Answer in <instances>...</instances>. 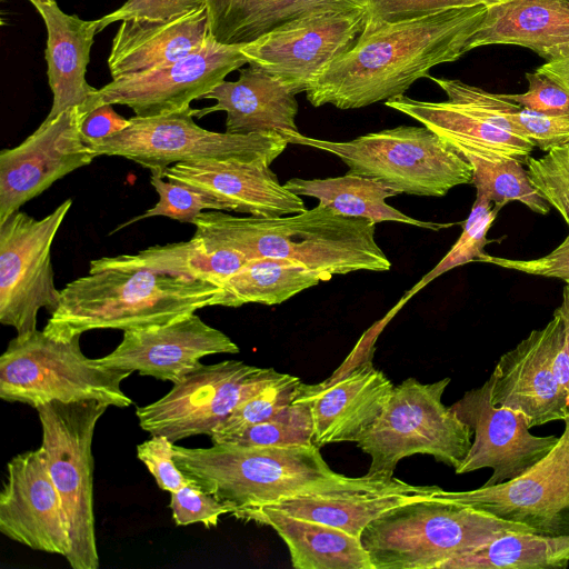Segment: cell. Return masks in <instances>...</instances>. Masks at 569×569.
<instances>
[{
  "instance_id": "28",
  "label": "cell",
  "mask_w": 569,
  "mask_h": 569,
  "mask_svg": "<svg viewBox=\"0 0 569 569\" xmlns=\"http://www.w3.org/2000/svg\"><path fill=\"white\" fill-rule=\"evenodd\" d=\"M492 44L527 48L550 60L569 44V0H507L488 6L467 50Z\"/></svg>"
},
{
  "instance_id": "21",
  "label": "cell",
  "mask_w": 569,
  "mask_h": 569,
  "mask_svg": "<svg viewBox=\"0 0 569 569\" xmlns=\"http://www.w3.org/2000/svg\"><path fill=\"white\" fill-rule=\"evenodd\" d=\"M160 171L164 179L208 196L223 211L276 218L306 210L300 196L280 184L266 162L204 159L178 162Z\"/></svg>"
},
{
  "instance_id": "6",
  "label": "cell",
  "mask_w": 569,
  "mask_h": 569,
  "mask_svg": "<svg viewBox=\"0 0 569 569\" xmlns=\"http://www.w3.org/2000/svg\"><path fill=\"white\" fill-rule=\"evenodd\" d=\"M289 143L312 147L338 157L348 172L372 178L399 193L443 197L472 183V166L425 126H399L330 141L288 131Z\"/></svg>"
},
{
  "instance_id": "51",
  "label": "cell",
  "mask_w": 569,
  "mask_h": 569,
  "mask_svg": "<svg viewBox=\"0 0 569 569\" xmlns=\"http://www.w3.org/2000/svg\"><path fill=\"white\" fill-rule=\"evenodd\" d=\"M31 3L33 2H41V3H48V2H56V0H29Z\"/></svg>"
},
{
  "instance_id": "15",
  "label": "cell",
  "mask_w": 569,
  "mask_h": 569,
  "mask_svg": "<svg viewBox=\"0 0 569 569\" xmlns=\"http://www.w3.org/2000/svg\"><path fill=\"white\" fill-rule=\"evenodd\" d=\"M247 63L241 47L219 43L210 33L199 49L169 66L121 76L97 89L93 109L122 104L142 118L182 111Z\"/></svg>"
},
{
  "instance_id": "25",
  "label": "cell",
  "mask_w": 569,
  "mask_h": 569,
  "mask_svg": "<svg viewBox=\"0 0 569 569\" xmlns=\"http://www.w3.org/2000/svg\"><path fill=\"white\" fill-rule=\"evenodd\" d=\"M239 70L238 80H224L203 97L216 104L192 109L193 117L224 111L226 132L233 134L298 132L296 94L260 68L249 64Z\"/></svg>"
},
{
  "instance_id": "45",
  "label": "cell",
  "mask_w": 569,
  "mask_h": 569,
  "mask_svg": "<svg viewBox=\"0 0 569 569\" xmlns=\"http://www.w3.org/2000/svg\"><path fill=\"white\" fill-rule=\"evenodd\" d=\"M206 4V0H128L117 10L98 19L99 32L116 21H168Z\"/></svg>"
},
{
  "instance_id": "44",
  "label": "cell",
  "mask_w": 569,
  "mask_h": 569,
  "mask_svg": "<svg viewBox=\"0 0 569 569\" xmlns=\"http://www.w3.org/2000/svg\"><path fill=\"white\" fill-rule=\"evenodd\" d=\"M174 443L166 436L151 438L137 446V457L153 476L158 487L174 492L191 481L183 475L173 459Z\"/></svg>"
},
{
  "instance_id": "24",
  "label": "cell",
  "mask_w": 569,
  "mask_h": 569,
  "mask_svg": "<svg viewBox=\"0 0 569 569\" xmlns=\"http://www.w3.org/2000/svg\"><path fill=\"white\" fill-rule=\"evenodd\" d=\"M32 4L47 29L44 58L53 101L44 121L73 107L90 112L97 89L87 82L86 72L94 36L99 32L98 19L83 20L77 14H68L57 2Z\"/></svg>"
},
{
  "instance_id": "33",
  "label": "cell",
  "mask_w": 569,
  "mask_h": 569,
  "mask_svg": "<svg viewBox=\"0 0 569 569\" xmlns=\"http://www.w3.org/2000/svg\"><path fill=\"white\" fill-rule=\"evenodd\" d=\"M568 563L569 535L512 531L448 560L440 569H551Z\"/></svg>"
},
{
  "instance_id": "14",
  "label": "cell",
  "mask_w": 569,
  "mask_h": 569,
  "mask_svg": "<svg viewBox=\"0 0 569 569\" xmlns=\"http://www.w3.org/2000/svg\"><path fill=\"white\" fill-rule=\"evenodd\" d=\"M433 496L523 525L535 533L569 535V416L553 448L521 476L467 491L439 488Z\"/></svg>"
},
{
  "instance_id": "49",
  "label": "cell",
  "mask_w": 569,
  "mask_h": 569,
  "mask_svg": "<svg viewBox=\"0 0 569 569\" xmlns=\"http://www.w3.org/2000/svg\"><path fill=\"white\" fill-rule=\"evenodd\" d=\"M560 326L556 341L553 369L559 382L569 393V286L563 288L562 302L557 308Z\"/></svg>"
},
{
  "instance_id": "13",
  "label": "cell",
  "mask_w": 569,
  "mask_h": 569,
  "mask_svg": "<svg viewBox=\"0 0 569 569\" xmlns=\"http://www.w3.org/2000/svg\"><path fill=\"white\" fill-rule=\"evenodd\" d=\"M367 21V8L321 12L283 26L241 51L248 64L274 76L298 94L355 47Z\"/></svg>"
},
{
  "instance_id": "16",
  "label": "cell",
  "mask_w": 569,
  "mask_h": 569,
  "mask_svg": "<svg viewBox=\"0 0 569 569\" xmlns=\"http://www.w3.org/2000/svg\"><path fill=\"white\" fill-rule=\"evenodd\" d=\"M88 113L70 108L38 129L19 146L0 152V222L53 182L97 158L81 132Z\"/></svg>"
},
{
  "instance_id": "42",
  "label": "cell",
  "mask_w": 569,
  "mask_h": 569,
  "mask_svg": "<svg viewBox=\"0 0 569 569\" xmlns=\"http://www.w3.org/2000/svg\"><path fill=\"white\" fill-rule=\"evenodd\" d=\"M509 119L522 137L545 152L569 142V112H539L516 103Z\"/></svg>"
},
{
  "instance_id": "35",
  "label": "cell",
  "mask_w": 569,
  "mask_h": 569,
  "mask_svg": "<svg viewBox=\"0 0 569 569\" xmlns=\"http://www.w3.org/2000/svg\"><path fill=\"white\" fill-rule=\"evenodd\" d=\"M466 160L472 166L476 196L501 208L518 201L539 214L550 211V204L531 183L523 163L508 158L486 160L469 157Z\"/></svg>"
},
{
  "instance_id": "26",
  "label": "cell",
  "mask_w": 569,
  "mask_h": 569,
  "mask_svg": "<svg viewBox=\"0 0 569 569\" xmlns=\"http://www.w3.org/2000/svg\"><path fill=\"white\" fill-rule=\"evenodd\" d=\"M210 34L206 4L168 21H121L111 43L112 79L169 66L199 49Z\"/></svg>"
},
{
  "instance_id": "12",
  "label": "cell",
  "mask_w": 569,
  "mask_h": 569,
  "mask_svg": "<svg viewBox=\"0 0 569 569\" xmlns=\"http://www.w3.org/2000/svg\"><path fill=\"white\" fill-rule=\"evenodd\" d=\"M71 206L67 199L41 219L18 210L0 222V322L18 335L37 329L41 308L59 306L51 247Z\"/></svg>"
},
{
  "instance_id": "11",
  "label": "cell",
  "mask_w": 569,
  "mask_h": 569,
  "mask_svg": "<svg viewBox=\"0 0 569 569\" xmlns=\"http://www.w3.org/2000/svg\"><path fill=\"white\" fill-rule=\"evenodd\" d=\"M279 375L273 368L239 360L201 365L163 397L138 407L136 416L142 430L166 436L173 443L193 436L211 437L241 401Z\"/></svg>"
},
{
  "instance_id": "41",
  "label": "cell",
  "mask_w": 569,
  "mask_h": 569,
  "mask_svg": "<svg viewBox=\"0 0 569 569\" xmlns=\"http://www.w3.org/2000/svg\"><path fill=\"white\" fill-rule=\"evenodd\" d=\"M368 10L366 28L422 18L439 11L491 6L507 0H360Z\"/></svg>"
},
{
  "instance_id": "38",
  "label": "cell",
  "mask_w": 569,
  "mask_h": 569,
  "mask_svg": "<svg viewBox=\"0 0 569 569\" xmlns=\"http://www.w3.org/2000/svg\"><path fill=\"white\" fill-rule=\"evenodd\" d=\"M222 442L240 446H301L313 443L309 406L293 400L270 419L253 425Z\"/></svg>"
},
{
  "instance_id": "27",
  "label": "cell",
  "mask_w": 569,
  "mask_h": 569,
  "mask_svg": "<svg viewBox=\"0 0 569 569\" xmlns=\"http://www.w3.org/2000/svg\"><path fill=\"white\" fill-rule=\"evenodd\" d=\"M439 488L410 485L393 477L376 487L305 493L266 507L341 529L360 539L363 529L382 513L425 499Z\"/></svg>"
},
{
  "instance_id": "5",
  "label": "cell",
  "mask_w": 569,
  "mask_h": 569,
  "mask_svg": "<svg viewBox=\"0 0 569 569\" xmlns=\"http://www.w3.org/2000/svg\"><path fill=\"white\" fill-rule=\"evenodd\" d=\"M512 531L532 532L432 492L379 516L363 529L360 542L373 569H440L448 560Z\"/></svg>"
},
{
  "instance_id": "9",
  "label": "cell",
  "mask_w": 569,
  "mask_h": 569,
  "mask_svg": "<svg viewBox=\"0 0 569 569\" xmlns=\"http://www.w3.org/2000/svg\"><path fill=\"white\" fill-rule=\"evenodd\" d=\"M110 406L100 401H52L36 408L41 446L66 515L72 569H98L93 513L92 440Z\"/></svg>"
},
{
  "instance_id": "40",
  "label": "cell",
  "mask_w": 569,
  "mask_h": 569,
  "mask_svg": "<svg viewBox=\"0 0 569 569\" xmlns=\"http://www.w3.org/2000/svg\"><path fill=\"white\" fill-rule=\"evenodd\" d=\"M529 179L569 226V142L540 158L527 159Z\"/></svg>"
},
{
  "instance_id": "3",
  "label": "cell",
  "mask_w": 569,
  "mask_h": 569,
  "mask_svg": "<svg viewBox=\"0 0 569 569\" xmlns=\"http://www.w3.org/2000/svg\"><path fill=\"white\" fill-rule=\"evenodd\" d=\"M173 459L193 486L227 505L236 519L246 511L295 496L370 488L393 478L338 473L328 466L316 445L212 442L208 448L174 445Z\"/></svg>"
},
{
  "instance_id": "7",
  "label": "cell",
  "mask_w": 569,
  "mask_h": 569,
  "mask_svg": "<svg viewBox=\"0 0 569 569\" xmlns=\"http://www.w3.org/2000/svg\"><path fill=\"white\" fill-rule=\"evenodd\" d=\"M80 338H60L38 329L17 335L0 357V398L34 409L52 401L131 406L132 399L121 389L130 373L88 358Z\"/></svg>"
},
{
  "instance_id": "48",
  "label": "cell",
  "mask_w": 569,
  "mask_h": 569,
  "mask_svg": "<svg viewBox=\"0 0 569 569\" xmlns=\"http://www.w3.org/2000/svg\"><path fill=\"white\" fill-rule=\"evenodd\" d=\"M130 119L118 114L112 104H102L88 112L81 123L84 140L91 144L126 129Z\"/></svg>"
},
{
  "instance_id": "1",
  "label": "cell",
  "mask_w": 569,
  "mask_h": 569,
  "mask_svg": "<svg viewBox=\"0 0 569 569\" xmlns=\"http://www.w3.org/2000/svg\"><path fill=\"white\" fill-rule=\"evenodd\" d=\"M487 6L455 8L422 18L365 28L355 47L306 92L313 107L363 108L405 94L435 66L468 52Z\"/></svg>"
},
{
  "instance_id": "22",
  "label": "cell",
  "mask_w": 569,
  "mask_h": 569,
  "mask_svg": "<svg viewBox=\"0 0 569 569\" xmlns=\"http://www.w3.org/2000/svg\"><path fill=\"white\" fill-rule=\"evenodd\" d=\"M392 382L370 360L335 380L300 382L293 400L309 406L313 443L357 442L381 415Z\"/></svg>"
},
{
  "instance_id": "37",
  "label": "cell",
  "mask_w": 569,
  "mask_h": 569,
  "mask_svg": "<svg viewBox=\"0 0 569 569\" xmlns=\"http://www.w3.org/2000/svg\"><path fill=\"white\" fill-rule=\"evenodd\" d=\"M500 209L501 207L492 204V202L483 197L476 196L471 211L462 223V232L458 240L439 263L407 292L403 297V301L408 300L427 283L445 272L456 267L477 261L485 253L483 248L489 242L487 233Z\"/></svg>"
},
{
  "instance_id": "34",
  "label": "cell",
  "mask_w": 569,
  "mask_h": 569,
  "mask_svg": "<svg viewBox=\"0 0 569 569\" xmlns=\"http://www.w3.org/2000/svg\"><path fill=\"white\" fill-rule=\"evenodd\" d=\"M132 259L151 269L221 283L243 267L249 259L196 231L189 241L152 246Z\"/></svg>"
},
{
  "instance_id": "20",
  "label": "cell",
  "mask_w": 569,
  "mask_h": 569,
  "mask_svg": "<svg viewBox=\"0 0 569 569\" xmlns=\"http://www.w3.org/2000/svg\"><path fill=\"white\" fill-rule=\"evenodd\" d=\"M239 351L226 333L194 312L166 325L126 330L114 350L96 359L109 369L174 383L200 367L202 358Z\"/></svg>"
},
{
  "instance_id": "10",
  "label": "cell",
  "mask_w": 569,
  "mask_h": 569,
  "mask_svg": "<svg viewBox=\"0 0 569 569\" xmlns=\"http://www.w3.org/2000/svg\"><path fill=\"white\" fill-rule=\"evenodd\" d=\"M192 108L157 117H132L122 131L90 144L97 157L129 159L162 170L184 161L238 159L271 164L287 148L280 133L210 131L193 120Z\"/></svg>"
},
{
  "instance_id": "39",
  "label": "cell",
  "mask_w": 569,
  "mask_h": 569,
  "mask_svg": "<svg viewBox=\"0 0 569 569\" xmlns=\"http://www.w3.org/2000/svg\"><path fill=\"white\" fill-rule=\"evenodd\" d=\"M150 183L159 196L158 202L142 214L122 223L112 232L138 220L157 216L193 224L197 217L207 209L223 211L221 204L202 192L178 182L164 180L160 170H151Z\"/></svg>"
},
{
  "instance_id": "4",
  "label": "cell",
  "mask_w": 569,
  "mask_h": 569,
  "mask_svg": "<svg viewBox=\"0 0 569 569\" xmlns=\"http://www.w3.org/2000/svg\"><path fill=\"white\" fill-rule=\"evenodd\" d=\"M196 231L243 253L249 260L272 257L301 263L325 281L356 271H388L391 262L375 240L376 223L341 214L318 203L276 218L236 217L202 211Z\"/></svg>"
},
{
  "instance_id": "2",
  "label": "cell",
  "mask_w": 569,
  "mask_h": 569,
  "mask_svg": "<svg viewBox=\"0 0 569 569\" xmlns=\"http://www.w3.org/2000/svg\"><path fill=\"white\" fill-rule=\"evenodd\" d=\"M221 291L207 280L140 264L131 254L102 257L60 290L43 330L69 339L97 329L161 326L211 307Z\"/></svg>"
},
{
  "instance_id": "29",
  "label": "cell",
  "mask_w": 569,
  "mask_h": 569,
  "mask_svg": "<svg viewBox=\"0 0 569 569\" xmlns=\"http://www.w3.org/2000/svg\"><path fill=\"white\" fill-rule=\"evenodd\" d=\"M238 519L271 527L287 545L297 569H373L360 539L341 529L271 507L246 511Z\"/></svg>"
},
{
  "instance_id": "31",
  "label": "cell",
  "mask_w": 569,
  "mask_h": 569,
  "mask_svg": "<svg viewBox=\"0 0 569 569\" xmlns=\"http://www.w3.org/2000/svg\"><path fill=\"white\" fill-rule=\"evenodd\" d=\"M297 196L318 199L320 204L355 218L373 223L395 221L438 231L453 223L421 221L389 206L386 200L398 193L372 178L347 172L345 176L326 179L292 178L283 184Z\"/></svg>"
},
{
  "instance_id": "19",
  "label": "cell",
  "mask_w": 569,
  "mask_h": 569,
  "mask_svg": "<svg viewBox=\"0 0 569 569\" xmlns=\"http://www.w3.org/2000/svg\"><path fill=\"white\" fill-rule=\"evenodd\" d=\"M559 326L556 309L543 328L500 357L488 379L491 402L522 413L529 428L569 416V393L553 369Z\"/></svg>"
},
{
  "instance_id": "8",
  "label": "cell",
  "mask_w": 569,
  "mask_h": 569,
  "mask_svg": "<svg viewBox=\"0 0 569 569\" xmlns=\"http://www.w3.org/2000/svg\"><path fill=\"white\" fill-rule=\"evenodd\" d=\"M450 378L422 383L408 378L392 392L375 423L356 442L371 458L367 475L392 478L398 462L429 455L457 468L469 452L473 430L442 403Z\"/></svg>"
},
{
  "instance_id": "43",
  "label": "cell",
  "mask_w": 569,
  "mask_h": 569,
  "mask_svg": "<svg viewBox=\"0 0 569 569\" xmlns=\"http://www.w3.org/2000/svg\"><path fill=\"white\" fill-rule=\"evenodd\" d=\"M169 507L177 526L202 523L216 527L222 515H230V508L213 496L192 483L170 493Z\"/></svg>"
},
{
  "instance_id": "17",
  "label": "cell",
  "mask_w": 569,
  "mask_h": 569,
  "mask_svg": "<svg viewBox=\"0 0 569 569\" xmlns=\"http://www.w3.org/2000/svg\"><path fill=\"white\" fill-rule=\"evenodd\" d=\"M458 418L473 430V441L457 475L491 468L492 476L483 486L509 481L525 473L542 459L559 437H539L529 432L525 416L490 399L487 380L481 387L467 391L450 406Z\"/></svg>"
},
{
  "instance_id": "46",
  "label": "cell",
  "mask_w": 569,
  "mask_h": 569,
  "mask_svg": "<svg viewBox=\"0 0 569 569\" xmlns=\"http://www.w3.org/2000/svg\"><path fill=\"white\" fill-rule=\"evenodd\" d=\"M477 261L530 276L559 279L569 286V233L556 249L536 259H510L485 252Z\"/></svg>"
},
{
  "instance_id": "30",
  "label": "cell",
  "mask_w": 569,
  "mask_h": 569,
  "mask_svg": "<svg viewBox=\"0 0 569 569\" xmlns=\"http://www.w3.org/2000/svg\"><path fill=\"white\" fill-rule=\"evenodd\" d=\"M206 7L214 40L239 47L312 14L366 8L360 0H206Z\"/></svg>"
},
{
  "instance_id": "32",
  "label": "cell",
  "mask_w": 569,
  "mask_h": 569,
  "mask_svg": "<svg viewBox=\"0 0 569 569\" xmlns=\"http://www.w3.org/2000/svg\"><path fill=\"white\" fill-rule=\"evenodd\" d=\"M321 281L319 273L301 263L272 257L251 259L221 283L222 291L211 307L279 305Z\"/></svg>"
},
{
  "instance_id": "47",
  "label": "cell",
  "mask_w": 569,
  "mask_h": 569,
  "mask_svg": "<svg viewBox=\"0 0 569 569\" xmlns=\"http://www.w3.org/2000/svg\"><path fill=\"white\" fill-rule=\"evenodd\" d=\"M528 90L523 93H503L520 107L547 113L569 112V93L557 82L537 71L525 74Z\"/></svg>"
},
{
  "instance_id": "18",
  "label": "cell",
  "mask_w": 569,
  "mask_h": 569,
  "mask_svg": "<svg viewBox=\"0 0 569 569\" xmlns=\"http://www.w3.org/2000/svg\"><path fill=\"white\" fill-rule=\"evenodd\" d=\"M0 531L33 550L68 557L70 537L60 495L41 448L12 457L0 492Z\"/></svg>"
},
{
  "instance_id": "50",
  "label": "cell",
  "mask_w": 569,
  "mask_h": 569,
  "mask_svg": "<svg viewBox=\"0 0 569 569\" xmlns=\"http://www.w3.org/2000/svg\"><path fill=\"white\" fill-rule=\"evenodd\" d=\"M536 71L550 78L569 93V44L559 49L553 58L539 66Z\"/></svg>"
},
{
  "instance_id": "36",
  "label": "cell",
  "mask_w": 569,
  "mask_h": 569,
  "mask_svg": "<svg viewBox=\"0 0 569 569\" xmlns=\"http://www.w3.org/2000/svg\"><path fill=\"white\" fill-rule=\"evenodd\" d=\"M301 380L289 373H281L261 387L217 427L211 435L212 442H222L244 429L266 421L290 405Z\"/></svg>"
},
{
  "instance_id": "23",
  "label": "cell",
  "mask_w": 569,
  "mask_h": 569,
  "mask_svg": "<svg viewBox=\"0 0 569 569\" xmlns=\"http://www.w3.org/2000/svg\"><path fill=\"white\" fill-rule=\"evenodd\" d=\"M385 104L430 129L465 159L508 158L526 164L535 149L530 140L513 132L492 112L456 96L432 102L401 94Z\"/></svg>"
}]
</instances>
